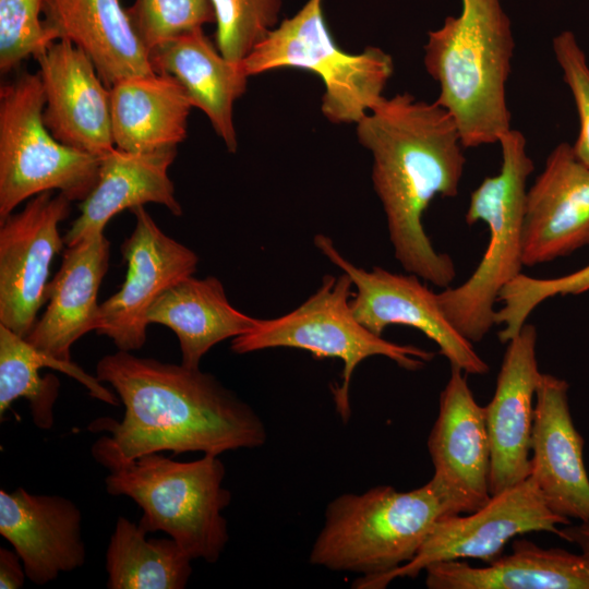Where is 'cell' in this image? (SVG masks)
Segmentation results:
<instances>
[{
	"label": "cell",
	"instance_id": "16",
	"mask_svg": "<svg viewBox=\"0 0 589 589\" xmlns=\"http://www.w3.org/2000/svg\"><path fill=\"white\" fill-rule=\"evenodd\" d=\"M585 247H589V167L563 142L527 190L524 266L552 262Z\"/></svg>",
	"mask_w": 589,
	"mask_h": 589
},
{
	"label": "cell",
	"instance_id": "17",
	"mask_svg": "<svg viewBox=\"0 0 589 589\" xmlns=\"http://www.w3.org/2000/svg\"><path fill=\"white\" fill-rule=\"evenodd\" d=\"M536 346L537 329L526 323L507 342L494 395L484 407L491 447V495L529 477L536 393L542 375Z\"/></svg>",
	"mask_w": 589,
	"mask_h": 589
},
{
	"label": "cell",
	"instance_id": "13",
	"mask_svg": "<svg viewBox=\"0 0 589 589\" xmlns=\"http://www.w3.org/2000/svg\"><path fill=\"white\" fill-rule=\"evenodd\" d=\"M131 212L135 227L121 245L128 264L125 280L119 291L100 304L96 330L122 351L144 346L149 308L168 288L192 276L199 264L197 254L168 237L144 206Z\"/></svg>",
	"mask_w": 589,
	"mask_h": 589
},
{
	"label": "cell",
	"instance_id": "30",
	"mask_svg": "<svg viewBox=\"0 0 589 589\" xmlns=\"http://www.w3.org/2000/svg\"><path fill=\"white\" fill-rule=\"evenodd\" d=\"M589 290V265L554 278H536L520 273L501 290L495 312V325L502 326L500 340L514 338L527 323L533 310L555 296L580 294Z\"/></svg>",
	"mask_w": 589,
	"mask_h": 589
},
{
	"label": "cell",
	"instance_id": "12",
	"mask_svg": "<svg viewBox=\"0 0 589 589\" xmlns=\"http://www.w3.org/2000/svg\"><path fill=\"white\" fill-rule=\"evenodd\" d=\"M71 202L43 192L0 220V324L23 338L47 301L50 264L64 243L58 226Z\"/></svg>",
	"mask_w": 589,
	"mask_h": 589
},
{
	"label": "cell",
	"instance_id": "14",
	"mask_svg": "<svg viewBox=\"0 0 589 589\" xmlns=\"http://www.w3.org/2000/svg\"><path fill=\"white\" fill-rule=\"evenodd\" d=\"M433 479L447 495L454 515L471 513L491 497V447L484 407L476 401L466 373L450 366L440 396L438 414L428 438Z\"/></svg>",
	"mask_w": 589,
	"mask_h": 589
},
{
	"label": "cell",
	"instance_id": "31",
	"mask_svg": "<svg viewBox=\"0 0 589 589\" xmlns=\"http://www.w3.org/2000/svg\"><path fill=\"white\" fill-rule=\"evenodd\" d=\"M127 13L148 53L164 41L215 22L211 0H135Z\"/></svg>",
	"mask_w": 589,
	"mask_h": 589
},
{
	"label": "cell",
	"instance_id": "7",
	"mask_svg": "<svg viewBox=\"0 0 589 589\" xmlns=\"http://www.w3.org/2000/svg\"><path fill=\"white\" fill-rule=\"evenodd\" d=\"M352 286L344 272L338 277L324 276L317 290L298 308L276 318L259 320L250 332L232 338L231 350L243 354L284 347L306 350L317 359H340L341 382L332 392L336 411L347 422L351 378L362 361L383 356L417 371L434 358L431 351L388 341L363 326L350 304Z\"/></svg>",
	"mask_w": 589,
	"mask_h": 589
},
{
	"label": "cell",
	"instance_id": "15",
	"mask_svg": "<svg viewBox=\"0 0 589 589\" xmlns=\"http://www.w3.org/2000/svg\"><path fill=\"white\" fill-rule=\"evenodd\" d=\"M35 60L46 98L43 120L50 133L99 157L115 148L109 88L92 60L65 39L51 43Z\"/></svg>",
	"mask_w": 589,
	"mask_h": 589
},
{
	"label": "cell",
	"instance_id": "2",
	"mask_svg": "<svg viewBox=\"0 0 589 589\" xmlns=\"http://www.w3.org/2000/svg\"><path fill=\"white\" fill-rule=\"evenodd\" d=\"M356 124L360 144L372 155V183L396 260L409 274L450 287L454 261L435 250L422 217L435 196L455 197L459 191L466 157L454 118L436 101L401 93L383 97Z\"/></svg>",
	"mask_w": 589,
	"mask_h": 589
},
{
	"label": "cell",
	"instance_id": "25",
	"mask_svg": "<svg viewBox=\"0 0 589 589\" xmlns=\"http://www.w3.org/2000/svg\"><path fill=\"white\" fill-rule=\"evenodd\" d=\"M109 93L117 148L131 153L177 148L187 137L193 105L172 76L154 72L124 79Z\"/></svg>",
	"mask_w": 589,
	"mask_h": 589
},
{
	"label": "cell",
	"instance_id": "19",
	"mask_svg": "<svg viewBox=\"0 0 589 589\" xmlns=\"http://www.w3.org/2000/svg\"><path fill=\"white\" fill-rule=\"evenodd\" d=\"M0 534L20 555L26 577L43 586L82 567V514L69 498L0 490Z\"/></svg>",
	"mask_w": 589,
	"mask_h": 589
},
{
	"label": "cell",
	"instance_id": "29",
	"mask_svg": "<svg viewBox=\"0 0 589 589\" xmlns=\"http://www.w3.org/2000/svg\"><path fill=\"white\" fill-rule=\"evenodd\" d=\"M214 9L215 41L227 60L242 61L275 28L280 0H211Z\"/></svg>",
	"mask_w": 589,
	"mask_h": 589
},
{
	"label": "cell",
	"instance_id": "6",
	"mask_svg": "<svg viewBox=\"0 0 589 589\" xmlns=\"http://www.w3.org/2000/svg\"><path fill=\"white\" fill-rule=\"evenodd\" d=\"M108 470L107 492L140 506L142 530L166 532L192 561H218L229 540L223 512L231 502L218 456L177 461L151 453Z\"/></svg>",
	"mask_w": 589,
	"mask_h": 589
},
{
	"label": "cell",
	"instance_id": "26",
	"mask_svg": "<svg viewBox=\"0 0 589 589\" xmlns=\"http://www.w3.org/2000/svg\"><path fill=\"white\" fill-rule=\"evenodd\" d=\"M147 322L163 324L177 335L182 364L200 368L212 347L250 332L259 322L233 308L213 276H189L164 291L147 312Z\"/></svg>",
	"mask_w": 589,
	"mask_h": 589
},
{
	"label": "cell",
	"instance_id": "4",
	"mask_svg": "<svg viewBox=\"0 0 589 589\" xmlns=\"http://www.w3.org/2000/svg\"><path fill=\"white\" fill-rule=\"evenodd\" d=\"M454 515L441 485L397 491L378 485L345 493L326 507L309 561L334 572L377 577L410 562L438 519Z\"/></svg>",
	"mask_w": 589,
	"mask_h": 589
},
{
	"label": "cell",
	"instance_id": "32",
	"mask_svg": "<svg viewBox=\"0 0 589 589\" xmlns=\"http://www.w3.org/2000/svg\"><path fill=\"white\" fill-rule=\"evenodd\" d=\"M44 0H0V71L16 69L34 59L53 40L44 26Z\"/></svg>",
	"mask_w": 589,
	"mask_h": 589
},
{
	"label": "cell",
	"instance_id": "24",
	"mask_svg": "<svg viewBox=\"0 0 589 589\" xmlns=\"http://www.w3.org/2000/svg\"><path fill=\"white\" fill-rule=\"evenodd\" d=\"M513 552L476 567L461 560L434 563L425 572L429 589H589V555L544 549L515 539Z\"/></svg>",
	"mask_w": 589,
	"mask_h": 589
},
{
	"label": "cell",
	"instance_id": "18",
	"mask_svg": "<svg viewBox=\"0 0 589 589\" xmlns=\"http://www.w3.org/2000/svg\"><path fill=\"white\" fill-rule=\"evenodd\" d=\"M568 383L542 373L534 404L529 478L555 514L589 522L585 441L569 410Z\"/></svg>",
	"mask_w": 589,
	"mask_h": 589
},
{
	"label": "cell",
	"instance_id": "23",
	"mask_svg": "<svg viewBox=\"0 0 589 589\" xmlns=\"http://www.w3.org/2000/svg\"><path fill=\"white\" fill-rule=\"evenodd\" d=\"M155 72L176 79L193 107L201 109L228 151L238 146L233 105L247 89L248 74L241 64L227 60L203 28L181 34L149 51Z\"/></svg>",
	"mask_w": 589,
	"mask_h": 589
},
{
	"label": "cell",
	"instance_id": "35",
	"mask_svg": "<svg viewBox=\"0 0 589 589\" xmlns=\"http://www.w3.org/2000/svg\"><path fill=\"white\" fill-rule=\"evenodd\" d=\"M560 538L578 545L582 553L589 555V522L577 526L569 524L566 528H561Z\"/></svg>",
	"mask_w": 589,
	"mask_h": 589
},
{
	"label": "cell",
	"instance_id": "21",
	"mask_svg": "<svg viewBox=\"0 0 589 589\" xmlns=\"http://www.w3.org/2000/svg\"><path fill=\"white\" fill-rule=\"evenodd\" d=\"M43 15L50 38L82 50L108 88L155 72L120 0H44Z\"/></svg>",
	"mask_w": 589,
	"mask_h": 589
},
{
	"label": "cell",
	"instance_id": "11",
	"mask_svg": "<svg viewBox=\"0 0 589 589\" xmlns=\"http://www.w3.org/2000/svg\"><path fill=\"white\" fill-rule=\"evenodd\" d=\"M315 247L327 260L348 274L356 287L350 304L358 321L382 336L389 325H406L422 332L440 352L466 374L484 375L489 364L477 353L444 314L436 293L413 274L401 275L373 267L366 271L347 260L323 233L314 237Z\"/></svg>",
	"mask_w": 589,
	"mask_h": 589
},
{
	"label": "cell",
	"instance_id": "5",
	"mask_svg": "<svg viewBox=\"0 0 589 589\" xmlns=\"http://www.w3.org/2000/svg\"><path fill=\"white\" fill-rule=\"evenodd\" d=\"M500 172L486 177L470 194L466 212L469 226L488 227L485 252L461 285L436 293L454 327L470 342L481 341L495 325V303L504 286L521 273L527 180L534 169L525 135L510 129L498 140Z\"/></svg>",
	"mask_w": 589,
	"mask_h": 589
},
{
	"label": "cell",
	"instance_id": "27",
	"mask_svg": "<svg viewBox=\"0 0 589 589\" xmlns=\"http://www.w3.org/2000/svg\"><path fill=\"white\" fill-rule=\"evenodd\" d=\"M52 368L76 378L91 395L110 405L118 400L97 377L85 373L71 361L56 360L32 346L0 324V418L19 398H25L34 424L49 430L55 422L53 406L57 401L60 382L53 374L40 375L41 368Z\"/></svg>",
	"mask_w": 589,
	"mask_h": 589
},
{
	"label": "cell",
	"instance_id": "10",
	"mask_svg": "<svg viewBox=\"0 0 589 589\" xmlns=\"http://www.w3.org/2000/svg\"><path fill=\"white\" fill-rule=\"evenodd\" d=\"M570 519L552 512L531 478L491 495L480 508L437 520L417 555L408 563L377 577H359L356 589H383L397 578L416 577L438 562L500 557L506 543L528 532L561 536L560 525Z\"/></svg>",
	"mask_w": 589,
	"mask_h": 589
},
{
	"label": "cell",
	"instance_id": "9",
	"mask_svg": "<svg viewBox=\"0 0 589 589\" xmlns=\"http://www.w3.org/2000/svg\"><path fill=\"white\" fill-rule=\"evenodd\" d=\"M45 104L38 73L21 72L0 88V220L47 191L83 201L97 182L101 157L59 142L44 123Z\"/></svg>",
	"mask_w": 589,
	"mask_h": 589
},
{
	"label": "cell",
	"instance_id": "22",
	"mask_svg": "<svg viewBox=\"0 0 589 589\" xmlns=\"http://www.w3.org/2000/svg\"><path fill=\"white\" fill-rule=\"evenodd\" d=\"M176 156V147L144 153L115 147L103 155L97 182L80 204L81 214L63 237L67 247L104 232L115 215L146 203L161 204L172 215L181 216L182 207L168 176Z\"/></svg>",
	"mask_w": 589,
	"mask_h": 589
},
{
	"label": "cell",
	"instance_id": "8",
	"mask_svg": "<svg viewBox=\"0 0 589 589\" xmlns=\"http://www.w3.org/2000/svg\"><path fill=\"white\" fill-rule=\"evenodd\" d=\"M248 76L294 68L313 72L325 86L321 110L333 123H358L384 96L394 72L390 55L378 47L348 53L334 41L323 0H308L284 20L241 63Z\"/></svg>",
	"mask_w": 589,
	"mask_h": 589
},
{
	"label": "cell",
	"instance_id": "3",
	"mask_svg": "<svg viewBox=\"0 0 589 589\" xmlns=\"http://www.w3.org/2000/svg\"><path fill=\"white\" fill-rule=\"evenodd\" d=\"M423 63L435 100L454 118L462 146L498 143L512 129L506 99L515 40L501 0H461L458 16L428 33Z\"/></svg>",
	"mask_w": 589,
	"mask_h": 589
},
{
	"label": "cell",
	"instance_id": "20",
	"mask_svg": "<svg viewBox=\"0 0 589 589\" xmlns=\"http://www.w3.org/2000/svg\"><path fill=\"white\" fill-rule=\"evenodd\" d=\"M110 242L98 232L63 253L62 263L48 284L47 308L25 339L39 351L71 361V347L83 335L97 330V293L109 266Z\"/></svg>",
	"mask_w": 589,
	"mask_h": 589
},
{
	"label": "cell",
	"instance_id": "34",
	"mask_svg": "<svg viewBox=\"0 0 589 589\" xmlns=\"http://www.w3.org/2000/svg\"><path fill=\"white\" fill-rule=\"evenodd\" d=\"M25 578L24 565L17 552L0 548V588L19 589L23 587Z\"/></svg>",
	"mask_w": 589,
	"mask_h": 589
},
{
	"label": "cell",
	"instance_id": "33",
	"mask_svg": "<svg viewBox=\"0 0 589 589\" xmlns=\"http://www.w3.org/2000/svg\"><path fill=\"white\" fill-rule=\"evenodd\" d=\"M552 48L579 117V134L572 146L576 157L589 167V65L587 58L570 31H563L555 36Z\"/></svg>",
	"mask_w": 589,
	"mask_h": 589
},
{
	"label": "cell",
	"instance_id": "1",
	"mask_svg": "<svg viewBox=\"0 0 589 589\" xmlns=\"http://www.w3.org/2000/svg\"><path fill=\"white\" fill-rule=\"evenodd\" d=\"M96 377L109 383L124 406L120 421L101 418L89 426L108 433L92 446V456L107 469L151 453L219 456L266 443L255 410L200 368L118 350L98 361Z\"/></svg>",
	"mask_w": 589,
	"mask_h": 589
},
{
	"label": "cell",
	"instance_id": "28",
	"mask_svg": "<svg viewBox=\"0 0 589 589\" xmlns=\"http://www.w3.org/2000/svg\"><path fill=\"white\" fill-rule=\"evenodd\" d=\"M139 524L120 516L106 552L108 589H183L192 560L172 539H147Z\"/></svg>",
	"mask_w": 589,
	"mask_h": 589
}]
</instances>
